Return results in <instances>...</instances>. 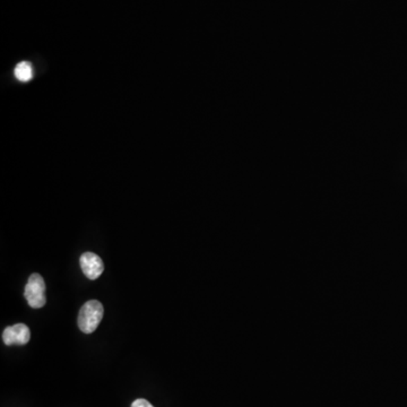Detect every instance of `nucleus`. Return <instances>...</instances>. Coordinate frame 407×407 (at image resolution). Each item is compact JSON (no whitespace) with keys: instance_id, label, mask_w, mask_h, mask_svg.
<instances>
[{"instance_id":"nucleus-4","label":"nucleus","mask_w":407,"mask_h":407,"mask_svg":"<svg viewBox=\"0 0 407 407\" xmlns=\"http://www.w3.org/2000/svg\"><path fill=\"white\" fill-rule=\"evenodd\" d=\"M80 267L83 271L84 275L90 280H96L101 276L102 273L105 271V265L98 255L93 253H84L80 256Z\"/></svg>"},{"instance_id":"nucleus-5","label":"nucleus","mask_w":407,"mask_h":407,"mask_svg":"<svg viewBox=\"0 0 407 407\" xmlns=\"http://www.w3.org/2000/svg\"><path fill=\"white\" fill-rule=\"evenodd\" d=\"M14 75L19 82H28L33 78V67H32L30 62H19V65L15 67Z\"/></svg>"},{"instance_id":"nucleus-1","label":"nucleus","mask_w":407,"mask_h":407,"mask_svg":"<svg viewBox=\"0 0 407 407\" xmlns=\"http://www.w3.org/2000/svg\"><path fill=\"white\" fill-rule=\"evenodd\" d=\"M103 305L98 300H90L80 309L78 315V327L85 334L96 332L103 318Z\"/></svg>"},{"instance_id":"nucleus-2","label":"nucleus","mask_w":407,"mask_h":407,"mask_svg":"<svg viewBox=\"0 0 407 407\" xmlns=\"http://www.w3.org/2000/svg\"><path fill=\"white\" fill-rule=\"evenodd\" d=\"M25 299L31 308H42L46 305V283L40 274H32L25 287Z\"/></svg>"},{"instance_id":"nucleus-6","label":"nucleus","mask_w":407,"mask_h":407,"mask_svg":"<svg viewBox=\"0 0 407 407\" xmlns=\"http://www.w3.org/2000/svg\"><path fill=\"white\" fill-rule=\"evenodd\" d=\"M132 407H154L153 405L150 403V401H146V399H143V398H138V399H136L134 401L133 404H132Z\"/></svg>"},{"instance_id":"nucleus-3","label":"nucleus","mask_w":407,"mask_h":407,"mask_svg":"<svg viewBox=\"0 0 407 407\" xmlns=\"http://www.w3.org/2000/svg\"><path fill=\"white\" fill-rule=\"evenodd\" d=\"M30 338H31V332L25 324H16L3 330V341L8 346L14 345V344L25 345L28 344Z\"/></svg>"}]
</instances>
